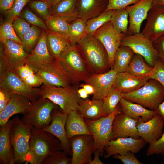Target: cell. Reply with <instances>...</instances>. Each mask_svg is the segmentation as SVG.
<instances>
[{
	"instance_id": "cell-47",
	"label": "cell",
	"mask_w": 164,
	"mask_h": 164,
	"mask_svg": "<svg viewBox=\"0 0 164 164\" xmlns=\"http://www.w3.org/2000/svg\"><path fill=\"white\" fill-rule=\"evenodd\" d=\"M149 144L147 150V156L156 154H161L164 157V131L159 139Z\"/></svg>"
},
{
	"instance_id": "cell-42",
	"label": "cell",
	"mask_w": 164,
	"mask_h": 164,
	"mask_svg": "<svg viewBox=\"0 0 164 164\" xmlns=\"http://www.w3.org/2000/svg\"><path fill=\"white\" fill-rule=\"evenodd\" d=\"M62 150H59L53 153L46 157L42 164H70L71 158L67 155Z\"/></svg>"
},
{
	"instance_id": "cell-22",
	"label": "cell",
	"mask_w": 164,
	"mask_h": 164,
	"mask_svg": "<svg viewBox=\"0 0 164 164\" xmlns=\"http://www.w3.org/2000/svg\"><path fill=\"white\" fill-rule=\"evenodd\" d=\"M54 60L47 48L46 31L43 30L36 46L26 57L25 64L35 72L41 65Z\"/></svg>"
},
{
	"instance_id": "cell-52",
	"label": "cell",
	"mask_w": 164,
	"mask_h": 164,
	"mask_svg": "<svg viewBox=\"0 0 164 164\" xmlns=\"http://www.w3.org/2000/svg\"><path fill=\"white\" fill-rule=\"evenodd\" d=\"M11 96L0 88V112L6 107Z\"/></svg>"
},
{
	"instance_id": "cell-6",
	"label": "cell",
	"mask_w": 164,
	"mask_h": 164,
	"mask_svg": "<svg viewBox=\"0 0 164 164\" xmlns=\"http://www.w3.org/2000/svg\"><path fill=\"white\" fill-rule=\"evenodd\" d=\"M122 97L155 110L164 100V87L157 81L149 79L142 87L134 91L122 93Z\"/></svg>"
},
{
	"instance_id": "cell-46",
	"label": "cell",
	"mask_w": 164,
	"mask_h": 164,
	"mask_svg": "<svg viewBox=\"0 0 164 164\" xmlns=\"http://www.w3.org/2000/svg\"><path fill=\"white\" fill-rule=\"evenodd\" d=\"M148 78L155 80L164 87V61L159 58L153 67L152 71Z\"/></svg>"
},
{
	"instance_id": "cell-43",
	"label": "cell",
	"mask_w": 164,
	"mask_h": 164,
	"mask_svg": "<svg viewBox=\"0 0 164 164\" xmlns=\"http://www.w3.org/2000/svg\"><path fill=\"white\" fill-rule=\"evenodd\" d=\"M31 0H15L11 9L5 14V21L13 22L16 18L19 17L21 12L26 5Z\"/></svg>"
},
{
	"instance_id": "cell-38",
	"label": "cell",
	"mask_w": 164,
	"mask_h": 164,
	"mask_svg": "<svg viewBox=\"0 0 164 164\" xmlns=\"http://www.w3.org/2000/svg\"><path fill=\"white\" fill-rule=\"evenodd\" d=\"M16 71L22 80L30 87H37L43 84L33 70L26 64L18 68Z\"/></svg>"
},
{
	"instance_id": "cell-18",
	"label": "cell",
	"mask_w": 164,
	"mask_h": 164,
	"mask_svg": "<svg viewBox=\"0 0 164 164\" xmlns=\"http://www.w3.org/2000/svg\"><path fill=\"white\" fill-rule=\"evenodd\" d=\"M152 0H140L125 8L129 16V26L126 35L140 32L142 24L147 19L148 12L152 7Z\"/></svg>"
},
{
	"instance_id": "cell-41",
	"label": "cell",
	"mask_w": 164,
	"mask_h": 164,
	"mask_svg": "<svg viewBox=\"0 0 164 164\" xmlns=\"http://www.w3.org/2000/svg\"><path fill=\"white\" fill-rule=\"evenodd\" d=\"M12 23L10 21H5L2 24L0 27V39L11 40L22 45L21 39L13 28Z\"/></svg>"
},
{
	"instance_id": "cell-20",
	"label": "cell",
	"mask_w": 164,
	"mask_h": 164,
	"mask_svg": "<svg viewBox=\"0 0 164 164\" xmlns=\"http://www.w3.org/2000/svg\"><path fill=\"white\" fill-rule=\"evenodd\" d=\"M164 121L159 114H155L147 121L142 119L137 123V127L139 136L146 143L149 144L159 139L163 133Z\"/></svg>"
},
{
	"instance_id": "cell-13",
	"label": "cell",
	"mask_w": 164,
	"mask_h": 164,
	"mask_svg": "<svg viewBox=\"0 0 164 164\" xmlns=\"http://www.w3.org/2000/svg\"><path fill=\"white\" fill-rule=\"evenodd\" d=\"M93 35L102 43L108 54L109 67L112 69L115 53L125 34L117 31L109 21L97 29Z\"/></svg>"
},
{
	"instance_id": "cell-36",
	"label": "cell",
	"mask_w": 164,
	"mask_h": 164,
	"mask_svg": "<svg viewBox=\"0 0 164 164\" xmlns=\"http://www.w3.org/2000/svg\"><path fill=\"white\" fill-rule=\"evenodd\" d=\"M113 10L105 9L98 15L88 20L86 22L87 33L93 35L97 29L110 21Z\"/></svg>"
},
{
	"instance_id": "cell-34",
	"label": "cell",
	"mask_w": 164,
	"mask_h": 164,
	"mask_svg": "<svg viewBox=\"0 0 164 164\" xmlns=\"http://www.w3.org/2000/svg\"><path fill=\"white\" fill-rule=\"evenodd\" d=\"M110 21L117 31L126 35L129 25V16L125 9L114 10Z\"/></svg>"
},
{
	"instance_id": "cell-19",
	"label": "cell",
	"mask_w": 164,
	"mask_h": 164,
	"mask_svg": "<svg viewBox=\"0 0 164 164\" xmlns=\"http://www.w3.org/2000/svg\"><path fill=\"white\" fill-rule=\"evenodd\" d=\"M145 26L141 33L152 42L164 35V7H152Z\"/></svg>"
},
{
	"instance_id": "cell-14",
	"label": "cell",
	"mask_w": 164,
	"mask_h": 164,
	"mask_svg": "<svg viewBox=\"0 0 164 164\" xmlns=\"http://www.w3.org/2000/svg\"><path fill=\"white\" fill-rule=\"evenodd\" d=\"M69 142L72 153L71 164H89L93 153V136L77 135L70 139Z\"/></svg>"
},
{
	"instance_id": "cell-49",
	"label": "cell",
	"mask_w": 164,
	"mask_h": 164,
	"mask_svg": "<svg viewBox=\"0 0 164 164\" xmlns=\"http://www.w3.org/2000/svg\"><path fill=\"white\" fill-rule=\"evenodd\" d=\"M108 4L105 9L115 10L125 9L129 5L135 4L140 0H106Z\"/></svg>"
},
{
	"instance_id": "cell-17",
	"label": "cell",
	"mask_w": 164,
	"mask_h": 164,
	"mask_svg": "<svg viewBox=\"0 0 164 164\" xmlns=\"http://www.w3.org/2000/svg\"><path fill=\"white\" fill-rule=\"evenodd\" d=\"M117 73L113 69L97 74L91 75L84 82L92 86L94 92L92 100L103 99L109 93L113 87Z\"/></svg>"
},
{
	"instance_id": "cell-3",
	"label": "cell",
	"mask_w": 164,
	"mask_h": 164,
	"mask_svg": "<svg viewBox=\"0 0 164 164\" xmlns=\"http://www.w3.org/2000/svg\"><path fill=\"white\" fill-rule=\"evenodd\" d=\"M13 119L9 136L13 149V160L15 163L26 164L32 126L25 123L17 116Z\"/></svg>"
},
{
	"instance_id": "cell-10",
	"label": "cell",
	"mask_w": 164,
	"mask_h": 164,
	"mask_svg": "<svg viewBox=\"0 0 164 164\" xmlns=\"http://www.w3.org/2000/svg\"><path fill=\"white\" fill-rule=\"evenodd\" d=\"M57 106L49 99L41 97L32 102L28 112L21 120L27 125L43 129L50 124L52 111Z\"/></svg>"
},
{
	"instance_id": "cell-55",
	"label": "cell",
	"mask_w": 164,
	"mask_h": 164,
	"mask_svg": "<svg viewBox=\"0 0 164 164\" xmlns=\"http://www.w3.org/2000/svg\"><path fill=\"white\" fill-rule=\"evenodd\" d=\"M78 87L84 88L89 94H93L94 92V89L91 85L87 84L81 83L78 85Z\"/></svg>"
},
{
	"instance_id": "cell-45",
	"label": "cell",
	"mask_w": 164,
	"mask_h": 164,
	"mask_svg": "<svg viewBox=\"0 0 164 164\" xmlns=\"http://www.w3.org/2000/svg\"><path fill=\"white\" fill-rule=\"evenodd\" d=\"M29 5L46 20L51 16V9L45 2L42 0L30 1Z\"/></svg>"
},
{
	"instance_id": "cell-39",
	"label": "cell",
	"mask_w": 164,
	"mask_h": 164,
	"mask_svg": "<svg viewBox=\"0 0 164 164\" xmlns=\"http://www.w3.org/2000/svg\"><path fill=\"white\" fill-rule=\"evenodd\" d=\"M43 30L33 25L31 26L30 29L21 39L25 50L31 52L38 43Z\"/></svg>"
},
{
	"instance_id": "cell-16",
	"label": "cell",
	"mask_w": 164,
	"mask_h": 164,
	"mask_svg": "<svg viewBox=\"0 0 164 164\" xmlns=\"http://www.w3.org/2000/svg\"><path fill=\"white\" fill-rule=\"evenodd\" d=\"M145 143L142 138L136 139L131 137L111 139L104 148V157L108 158L111 156L122 155L128 151L137 153L144 147Z\"/></svg>"
},
{
	"instance_id": "cell-59",
	"label": "cell",
	"mask_w": 164,
	"mask_h": 164,
	"mask_svg": "<svg viewBox=\"0 0 164 164\" xmlns=\"http://www.w3.org/2000/svg\"><path fill=\"white\" fill-rule=\"evenodd\" d=\"M45 2L51 8L61 0H42Z\"/></svg>"
},
{
	"instance_id": "cell-12",
	"label": "cell",
	"mask_w": 164,
	"mask_h": 164,
	"mask_svg": "<svg viewBox=\"0 0 164 164\" xmlns=\"http://www.w3.org/2000/svg\"><path fill=\"white\" fill-rule=\"evenodd\" d=\"M120 46H128L135 53L142 56L147 63L153 67L159 57L153 45V42L140 32L132 35H125L122 38Z\"/></svg>"
},
{
	"instance_id": "cell-2",
	"label": "cell",
	"mask_w": 164,
	"mask_h": 164,
	"mask_svg": "<svg viewBox=\"0 0 164 164\" xmlns=\"http://www.w3.org/2000/svg\"><path fill=\"white\" fill-rule=\"evenodd\" d=\"M31 132L26 164H42L49 155L56 151L63 150L60 141L52 134L33 127Z\"/></svg>"
},
{
	"instance_id": "cell-31",
	"label": "cell",
	"mask_w": 164,
	"mask_h": 164,
	"mask_svg": "<svg viewBox=\"0 0 164 164\" xmlns=\"http://www.w3.org/2000/svg\"><path fill=\"white\" fill-rule=\"evenodd\" d=\"M103 105V99L91 100L81 98L77 111L84 118L96 120L105 117Z\"/></svg>"
},
{
	"instance_id": "cell-40",
	"label": "cell",
	"mask_w": 164,
	"mask_h": 164,
	"mask_svg": "<svg viewBox=\"0 0 164 164\" xmlns=\"http://www.w3.org/2000/svg\"><path fill=\"white\" fill-rule=\"evenodd\" d=\"M45 22L48 29L68 36L70 23L63 19L51 15Z\"/></svg>"
},
{
	"instance_id": "cell-57",
	"label": "cell",
	"mask_w": 164,
	"mask_h": 164,
	"mask_svg": "<svg viewBox=\"0 0 164 164\" xmlns=\"http://www.w3.org/2000/svg\"><path fill=\"white\" fill-rule=\"evenodd\" d=\"M78 93L81 98L86 99L88 97L89 94L87 91L83 88L78 89Z\"/></svg>"
},
{
	"instance_id": "cell-50",
	"label": "cell",
	"mask_w": 164,
	"mask_h": 164,
	"mask_svg": "<svg viewBox=\"0 0 164 164\" xmlns=\"http://www.w3.org/2000/svg\"><path fill=\"white\" fill-rule=\"evenodd\" d=\"M134 153L128 151L122 155L116 154L113 157L120 160L124 164H142L135 156Z\"/></svg>"
},
{
	"instance_id": "cell-5",
	"label": "cell",
	"mask_w": 164,
	"mask_h": 164,
	"mask_svg": "<svg viewBox=\"0 0 164 164\" xmlns=\"http://www.w3.org/2000/svg\"><path fill=\"white\" fill-rule=\"evenodd\" d=\"M78 87L73 85L63 87L43 84L40 88L41 97L49 99L68 114L77 110L81 99L77 92Z\"/></svg>"
},
{
	"instance_id": "cell-51",
	"label": "cell",
	"mask_w": 164,
	"mask_h": 164,
	"mask_svg": "<svg viewBox=\"0 0 164 164\" xmlns=\"http://www.w3.org/2000/svg\"><path fill=\"white\" fill-rule=\"evenodd\" d=\"M153 45L159 57L164 61V35L153 42Z\"/></svg>"
},
{
	"instance_id": "cell-26",
	"label": "cell",
	"mask_w": 164,
	"mask_h": 164,
	"mask_svg": "<svg viewBox=\"0 0 164 164\" xmlns=\"http://www.w3.org/2000/svg\"><path fill=\"white\" fill-rule=\"evenodd\" d=\"M13 122V119L5 124L0 125V163L13 164V149L9 132Z\"/></svg>"
},
{
	"instance_id": "cell-23",
	"label": "cell",
	"mask_w": 164,
	"mask_h": 164,
	"mask_svg": "<svg viewBox=\"0 0 164 164\" xmlns=\"http://www.w3.org/2000/svg\"><path fill=\"white\" fill-rule=\"evenodd\" d=\"M32 102L26 97L20 95L11 96L8 104L0 112V125L7 123L13 115L21 114L23 115L29 111Z\"/></svg>"
},
{
	"instance_id": "cell-33",
	"label": "cell",
	"mask_w": 164,
	"mask_h": 164,
	"mask_svg": "<svg viewBox=\"0 0 164 164\" xmlns=\"http://www.w3.org/2000/svg\"><path fill=\"white\" fill-rule=\"evenodd\" d=\"M153 69L142 56L135 53L126 72L134 76L148 78Z\"/></svg>"
},
{
	"instance_id": "cell-11",
	"label": "cell",
	"mask_w": 164,
	"mask_h": 164,
	"mask_svg": "<svg viewBox=\"0 0 164 164\" xmlns=\"http://www.w3.org/2000/svg\"><path fill=\"white\" fill-rule=\"evenodd\" d=\"M35 72L43 84L63 87L72 85L69 74L59 60L41 65Z\"/></svg>"
},
{
	"instance_id": "cell-56",
	"label": "cell",
	"mask_w": 164,
	"mask_h": 164,
	"mask_svg": "<svg viewBox=\"0 0 164 164\" xmlns=\"http://www.w3.org/2000/svg\"><path fill=\"white\" fill-rule=\"evenodd\" d=\"M155 111L157 114L162 117L164 121V100L159 104Z\"/></svg>"
},
{
	"instance_id": "cell-35",
	"label": "cell",
	"mask_w": 164,
	"mask_h": 164,
	"mask_svg": "<svg viewBox=\"0 0 164 164\" xmlns=\"http://www.w3.org/2000/svg\"><path fill=\"white\" fill-rule=\"evenodd\" d=\"M122 98L121 92L113 87L108 94L103 99V110L104 116L114 112Z\"/></svg>"
},
{
	"instance_id": "cell-1",
	"label": "cell",
	"mask_w": 164,
	"mask_h": 164,
	"mask_svg": "<svg viewBox=\"0 0 164 164\" xmlns=\"http://www.w3.org/2000/svg\"><path fill=\"white\" fill-rule=\"evenodd\" d=\"M76 44L91 75L104 73L111 69L105 48L94 35L87 33Z\"/></svg>"
},
{
	"instance_id": "cell-25",
	"label": "cell",
	"mask_w": 164,
	"mask_h": 164,
	"mask_svg": "<svg viewBox=\"0 0 164 164\" xmlns=\"http://www.w3.org/2000/svg\"><path fill=\"white\" fill-rule=\"evenodd\" d=\"M122 112L128 117L139 121H147L157 113L155 110L148 109L141 105L122 98L119 102Z\"/></svg>"
},
{
	"instance_id": "cell-58",
	"label": "cell",
	"mask_w": 164,
	"mask_h": 164,
	"mask_svg": "<svg viewBox=\"0 0 164 164\" xmlns=\"http://www.w3.org/2000/svg\"><path fill=\"white\" fill-rule=\"evenodd\" d=\"M152 6L156 7H164V0H152Z\"/></svg>"
},
{
	"instance_id": "cell-21",
	"label": "cell",
	"mask_w": 164,
	"mask_h": 164,
	"mask_svg": "<svg viewBox=\"0 0 164 164\" xmlns=\"http://www.w3.org/2000/svg\"><path fill=\"white\" fill-rule=\"evenodd\" d=\"M138 121L128 117L122 112L117 114L112 124V139L129 137L139 138L136 126Z\"/></svg>"
},
{
	"instance_id": "cell-27",
	"label": "cell",
	"mask_w": 164,
	"mask_h": 164,
	"mask_svg": "<svg viewBox=\"0 0 164 164\" xmlns=\"http://www.w3.org/2000/svg\"><path fill=\"white\" fill-rule=\"evenodd\" d=\"M106 0H78L77 7L78 18L85 22L100 14L106 7Z\"/></svg>"
},
{
	"instance_id": "cell-53",
	"label": "cell",
	"mask_w": 164,
	"mask_h": 164,
	"mask_svg": "<svg viewBox=\"0 0 164 164\" xmlns=\"http://www.w3.org/2000/svg\"><path fill=\"white\" fill-rule=\"evenodd\" d=\"M15 0H0V9L1 12L6 13L12 7Z\"/></svg>"
},
{
	"instance_id": "cell-29",
	"label": "cell",
	"mask_w": 164,
	"mask_h": 164,
	"mask_svg": "<svg viewBox=\"0 0 164 164\" xmlns=\"http://www.w3.org/2000/svg\"><path fill=\"white\" fill-rule=\"evenodd\" d=\"M65 128L69 140L77 135H92L84 121V118L77 110L72 111L68 114Z\"/></svg>"
},
{
	"instance_id": "cell-30",
	"label": "cell",
	"mask_w": 164,
	"mask_h": 164,
	"mask_svg": "<svg viewBox=\"0 0 164 164\" xmlns=\"http://www.w3.org/2000/svg\"><path fill=\"white\" fill-rule=\"evenodd\" d=\"M77 0H61L51 9V15L61 18L69 23L78 18Z\"/></svg>"
},
{
	"instance_id": "cell-28",
	"label": "cell",
	"mask_w": 164,
	"mask_h": 164,
	"mask_svg": "<svg viewBox=\"0 0 164 164\" xmlns=\"http://www.w3.org/2000/svg\"><path fill=\"white\" fill-rule=\"evenodd\" d=\"M45 31L49 53L54 59L58 60L62 53L71 43L68 36L49 29Z\"/></svg>"
},
{
	"instance_id": "cell-32",
	"label": "cell",
	"mask_w": 164,
	"mask_h": 164,
	"mask_svg": "<svg viewBox=\"0 0 164 164\" xmlns=\"http://www.w3.org/2000/svg\"><path fill=\"white\" fill-rule=\"evenodd\" d=\"M135 53L129 47L120 46L115 53L112 69L117 73L126 72Z\"/></svg>"
},
{
	"instance_id": "cell-4",
	"label": "cell",
	"mask_w": 164,
	"mask_h": 164,
	"mask_svg": "<svg viewBox=\"0 0 164 164\" xmlns=\"http://www.w3.org/2000/svg\"><path fill=\"white\" fill-rule=\"evenodd\" d=\"M119 103L110 114L96 120L84 118V121L94 139L93 153L98 150L100 156H103L104 149L112 139V126L115 116L122 112Z\"/></svg>"
},
{
	"instance_id": "cell-54",
	"label": "cell",
	"mask_w": 164,
	"mask_h": 164,
	"mask_svg": "<svg viewBox=\"0 0 164 164\" xmlns=\"http://www.w3.org/2000/svg\"><path fill=\"white\" fill-rule=\"evenodd\" d=\"M94 153V157L89 164H103L104 163L100 159L99 156H100V155L99 152L98 150H96Z\"/></svg>"
},
{
	"instance_id": "cell-15",
	"label": "cell",
	"mask_w": 164,
	"mask_h": 164,
	"mask_svg": "<svg viewBox=\"0 0 164 164\" xmlns=\"http://www.w3.org/2000/svg\"><path fill=\"white\" fill-rule=\"evenodd\" d=\"M68 114L58 106L53 110L51 121L49 125L42 130L56 137L60 141L63 151L67 155H72V151L66 131L65 126Z\"/></svg>"
},
{
	"instance_id": "cell-9",
	"label": "cell",
	"mask_w": 164,
	"mask_h": 164,
	"mask_svg": "<svg viewBox=\"0 0 164 164\" xmlns=\"http://www.w3.org/2000/svg\"><path fill=\"white\" fill-rule=\"evenodd\" d=\"M0 88L11 95H21L32 102L41 97L40 89L28 85L16 70H6L0 73Z\"/></svg>"
},
{
	"instance_id": "cell-37",
	"label": "cell",
	"mask_w": 164,
	"mask_h": 164,
	"mask_svg": "<svg viewBox=\"0 0 164 164\" xmlns=\"http://www.w3.org/2000/svg\"><path fill=\"white\" fill-rule=\"evenodd\" d=\"M86 22L78 18L70 23L68 37L71 43L77 44L87 33Z\"/></svg>"
},
{
	"instance_id": "cell-24",
	"label": "cell",
	"mask_w": 164,
	"mask_h": 164,
	"mask_svg": "<svg viewBox=\"0 0 164 164\" xmlns=\"http://www.w3.org/2000/svg\"><path fill=\"white\" fill-rule=\"evenodd\" d=\"M147 77H137L125 72L117 73L113 87L122 93H126L136 90L148 81Z\"/></svg>"
},
{
	"instance_id": "cell-48",
	"label": "cell",
	"mask_w": 164,
	"mask_h": 164,
	"mask_svg": "<svg viewBox=\"0 0 164 164\" xmlns=\"http://www.w3.org/2000/svg\"><path fill=\"white\" fill-rule=\"evenodd\" d=\"M12 25L18 36L21 39L31 27L29 23L23 18L18 17L13 21Z\"/></svg>"
},
{
	"instance_id": "cell-8",
	"label": "cell",
	"mask_w": 164,
	"mask_h": 164,
	"mask_svg": "<svg viewBox=\"0 0 164 164\" xmlns=\"http://www.w3.org/2000/svg\"><path fill=\"white\" fill-rule=\"evenodd\" d=\"M0 73L16 70L25 64L29 54L23 46L11 40L0 39Z\"/></svg>"
},
{
	"instance_id": "cell-60",
	"label": "cell",
	"mask_w": 164,
	"mask_h": 164,
	"mask_svg": "<svg viewBox=\"0 0 164 164\" xmlns=\"http://www.w3.org/2000/svg\"></svg>"
},
{
	"instance_id": "cell-44",
	"label": "cell",
	"mask_w": 164,
	"mask_h": 164,
	"mask_svg": "<svg viewBox=\"0 0 164 164\" xmlns=\"http://www.w3.org/2000/svg\"><path fill=\"white\" fill-rule=\"evenodd\" d=\"M20 15L22 18L30 24L45 30L48 29L45 22L29 9H25Z\"/></svg>"
},
{
	"instance_id": "cell-7",
	"label": "cell",
	"mask_w": 164,
	"mask_h": 164,
	"mask_svg": "<svg viewBox=\"0 0 164 164\" xmlns=\"http://www.w3.org/2000/svg\"><path fill=\"white\" fill-rule=\"evenodd\" d=\"M58 60L69 74L72 85L78 86L91 75L76 44L71 43Z\"/></svg>"
}]
</instances>
